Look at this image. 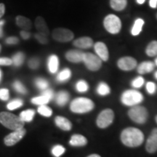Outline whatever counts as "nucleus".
Segmentation results:
<instances>
[{
	"label": "nucleus",
	"instance_id": "obj_1",
	"mask_svg": "<svg viewBox=\"0 0 157 157\" xmlns=\"http://www.w3.org/2000/svg\"><path fill=\"white\" fill-rule=\"evenodd\" d=\"M121 140L126 146L137 147L144 140V135L142 131L135 127H128L121 132Z\"/></svg>",
	"mask_w": 157,
	"mask_h": 157
},
{
	"label": "nucleus",
	"instance_id": "obj_2",
	"mask_svg": "<svg viewBox=\"0 0 157 157\" xmlns=\"http://www.w3.org/2000/svg\"><path fill=\"white\" fill-rule=\"evenodd\" d=\"M0 123L5 127L13 131L23 128L25 124L20 117L9 112L0 113Z\"/></svg>",
	"mask_w": 157,
	"mask_h": 157
},
{
	"label": "nucleus",
	"instance_id": "obj_3",
	"mask_svg": "<svg viewBox=\"0 0 157 157\" xmlns=\"http://www.w3.org/2000/svg\"><path fill=\"white\" fill-rule=\"evenodd\" d=\"M95 107L92 100L87 98H77L70 104V109L76 113H85L90 112Z\"/></svg>",
	"mask_w": 157,
	"mask_h": 157
},
{
	"label": "nucleus",
	"instance_id": "obj_4",
	"mask_svg": "<svg viewBox=\"0 0 157 157\" xmlns=\"http://www.w3.org/2000/svg\"><path fill=\"white\" fill-rule=\"evenodd\" d=\"M143 101V96L135 90H128L121 94V101L127 106H135Z\"/></svg>",
	"mask_w": 157,
	"mask_h": 157
},
{
	"label": "nucleus",
	"instance_id": "obj_5",
	"mask_svg": "<svg viewBox=\"0 0 157 157\" xmlns=\"http://www.w3.org/2000/svg\"><path fill=\"white\" fill-rule=\"evenodd\" d=\"M103 25L105 30L111 34H117L121 29V22L119 17L113 14H109L104 18Z\"/></svg>",
	"mask_w": 157,
	"mask_h": 157
},
{
	"label": "nucleus",
	"instance_id": "obj_6",
	"mask_svg": "<svg viewBox=\"0 0 157 157\" xmlns=\"http://www.w3.org/2000/svg\"><path fill=\"white\" fill-rule=\"evenodd\" d=\"M128 115L129 118L135 123L144 124L148 119V113L145 107L135 105L129 109Z\"/></svg>",
	"mask_w": 157,
	"mask_h": 157
},
{
	"label": "nucleus",
	"instance_id": "obj_7",
	"mask_svg": "<svg viewBox=\"0 0 157 157\" xmlns=\"http://www.w3.org/2000/svg\"><path fill=\"white\" fill-rule=\"evenodd\" d=\"M114 119V113L111 109H107L102 111L98 115L96 123L98 127L104 129L111 124Z\"/></svg>",
	"mask_w": 157,
	"mask_h": 157
},
{
	"label": "nucleus",
	"instance_id": "obj_8",
	"mask_svg": "<svg viewBox=\"0 0 157 157\" xmlns=\"http://www.w3.org/2000/svg\"><path fill=\"white\" fill-rule=\"evenodd\" d=\"M83 62L86 67L92 71H96L101 68L102 60L99 57L90 52H84L83 56Z\"/></svg>",
	"mask_w": 157,
	"mask_h": 157
},
{
	"label": "nucleus",
	"instance_id": "obj_9",
	"mask_svg": "<svg viewBox=\"0 0 157 157\" xmlns=\"http://www.w3.org/2000/svg\"><path fill=\"white\" fill-rule=\"evenodd\" d=\"M74 33L66 29L58 28L52 32V38L59 42H68L74 39Z\"/></svg>",
	"mask_w": 157,
	"mask_h": 157
},
{
	"label": "nucleus",
	"instance_id": "obj_10",
	"mask_svg": "<svg viewBox=\"0 0 157 157\" xmlns=\"http://www.w3.org/2000/svg\"><path fill=\"white\" fill-rule=\"evenodd\" d=\"M26 130L24 128H22L18 130L13 131L10 134L7 135L4 139L5 144L7 146H13L18 143L20 140L23 139V137L25 136Z\"/></svg>",
	"mask_w": 157,
	"mask_h": 157
},
{
	"label": "nucleus",
	"instance_id": "obj_11",
	"mask_svg": "<svg viewBox=\"0 0 157 157\" xmlns=\"http://www.w3.org/2000/svg\"><path fill=\"white\" fill-rule=\"evenodd\" d=\"M117 66L122 71H131L136 68L137 60L132 57H123L118 60Z\"/></svg>",
	"mask_w": 157,
	"mask_h": 157
},
{
	"label": "nucleus",
	"instance_id": "obj_12",
	"mask_svg": "<svg viewBox=\"0 0 157 157\" xmlns=\"http://www.w3.org/2000/svg\"><path fill=\"white\" fill-rule=\"evenodd\" d=\"M94 49L97 56L101 59L102 61H107L109 58V52L107 46L103 42H98L94 44Z\"/></svg>",
	"mask_w": 157,
	"mask_h": 157
},
{
	"label": "nucleus",
	"instance_id": "obj_13",
	"mask_svg": "<svg viewBox=\"0 0 157 157\" xmlns=\"http://www.w3.org/2000/svg\"><path fill=\"white\" fill-rule=\"evenodd\" d=\"M146 148L148 153H154L157 151V128L153 129L147 139Z\"/></svg>",
	"mask_w": 157,
	"mask_h": 157
},
{
	"label": "nucleus",
	"instance_id": "obj_14",
	"mask_svg": "<svg viewBox=\"0 0 157 157\" xmlns=\"http://www.w3.org/2000/svg\"><path fill=\"white\" fill-rule=\"evenodd\" d=\"M84 52H82L80 50H71L68 51L66 53V58L68 61L71 63H80L83 61V56Z\"/></svg>",
	"mask_w": 157,
	"mask_h": 157
},
{
	"label": "nucleus",
	"instance_id": "obj_15",
	"mask_svg": "<svg viewBox=\"0 0 157 157\" xmlns=\"http://www.w3.org/2000/svg\"><path fill=\"white\" fill-rule=\"evenodd\" d=\"M74 45L80 49H89L93 46V40L90 37L84 36L74 41Z\"/></svg>",
	"mask_w": 157,
	"mask_h": 157
},
{
	"label": "nucleus",
	"instance_id": "obj_16",
	"mask_svg": "<svg viewBox=\"0 0 157 157\" xmlns=\"http://www.w3.org/2000/svg\"><path fill=\"white\" fill-rule=\"evenodd\" d=\"M35 25H36V29L39 34H43L46 36H48L50 31H49L48 25L42 17L38 16L36 17V21H35Z\"/></svg>",
	"mask_w": 157,
	"mask_h": 157
},
{
	"label": "nucleus",
	"instance_id": "obj_17",
	"mask_svg": "<svg viewBox=\"0 0 157 157\" xmlns=\"http://www.w3.org/2000/svg\"><path fill=\"white\" fill-rule=\"evenodd\" d=\"M56 124L59 128L64 131H69L72 128V124L68 119L63 117L58 116L55 119Z\"/></svg>",
	"mask_w": 157,
	"mask_h": 157
},
{
	"label": "nucleus",
	"instance_id": "obj_18",
	"mask_svg": "<svg viewBox=\"0 0 157 157\" xmlns=\"http://www.w3.org/2000/svg\"><path fill=\"white\" fill-rule=\"evenodd\" d=\"M15 21H16L17 26L22 29L23 31H28L32 27V23H31V20L24 16H22V15H17Z\"/></svg>",
	"mask_w": 157,
	"mask_h": 157
},
{
	"label": "nucleus",
	"instance_id": "obj_19",
	"mask_svg": "<svg viewBox=\"0 0 157 157\" xmlns=\"http://www.w3.org/2000/svg\"><path fill=\"white\" fill-rule=\"evenodd\" d=\"M155 64L151 61H143L137 67V72L140 74H148L154 71Z\"/></svg>",
	"mask_w": 157,
	"mask_h": 157
},
{
	"label": "nucleus",
	"instance_id": "obj_20",
	"mask_svg": "<svg viewBox=\"0 0 157 157\" xmlns=\"http://www.w3.org/2000/svg\"><path fill=\"white\" fill-rule=\"evenodd\" d=\"M69 143L72 146H84L87 143V140L83 135L76 134L72 135Z\"/></svg>",
	"mask_w": 157,
	"mask_h": 157
},
{
	"label": "nucleus",
	"instance_id": "obj_21",
	"mask_svg": "<svg viewBox=\"0 0 157 157\" xmlns=\"http://www.w3.org/2000/svg\"><path fill=\"white\" fill-rule=\"evenodd\" d=\"M48 66L50 73L56 74L58 71L59 67V59L58 56L56 55H52L49 57Z\"/></svg>",
	"mask_w": 157,
	"mask_h": 157
},
{
	"label": "nucleus",
	"instance_id": "obj_22",
	"mask_svg": "<svg viewBox=\"0 0 157 157\" xmlns=\"http://www.w3.org/2000/svg\"><path fill=\"white\" fill-rule=\"evenodd\" d=\"M70 95L68 92L66 91H60L57 94L56 96V103L60 106H63L68 103L69 100Z\"/></svg>",
	"mask_w": 157,
	"mask_h": 157
},
{
	"label": "nucleus",
	"instance_id": "obj_23",
	"mask_svg": "<svg viewBox=\"0 0 157 157\" xmlns=\"http://www.w3.org/2000/svg\"><path fill=\"white\" fill-rule=\"evenodd\" d=\"M143 25H144V21L142 18H137L135 20L132 29H131V34L132 36H137L140 34L143 30Z\"/></svg>",
	"mask_w": 157,
	"mask_h": 157
},
{
	"label": "nucleus",
	"instance_id": "obj_24",
	"mask_svg": "<svg viewBox=\"0 0 157 157\" xmlns=\"http://www.w3.org/2000/svg\"><path fill=\"white\" fill-rule=\"evenodd\" d=\"M127 0H110V6L116 11H121L127 7Z\"/></svg>",
	"mask_w": 157,
	"mask_h": 157
},
{
	"label": "nucleus",
	"instance_id": "obj_25",
	"mask_svg": "<svg viewBox=\"0 0 157 157\" xmlns=\"http://www.w3.org/2000/svg\"><path fill=\"white\" fill-rule=\"evenodd\" d=\"M35 116V111L33 109H28L23 111L20 113V118L24 121H27V122H30L33 120Z\"/></svg>",
	"mask_w": 157,
	"mask_h": 157
},
{
	"label": "nucleus",
	"instance_id": "obj_26",
	"mask_svg": "<svg viewBox=\"0 0 157 157\" xmlns=\"http://www.w3.org/2000/svg\"><path fill=\"white\" fill-rule=\"evenodd\" d=\"M71 71L69 68H66L62 70L58 74V76H57V79L59 82H65L68 81L71 78Z\"/></svg>",
	"mask_w": 157,
	"mask_h": 157
},
{
	"label": "nucleus",
	"instance_id": "obj_27",
	"mask_svg": "<svg viewBox=\"0 0 157 157\" xmlns=\"http://www.w3.org/2000/svg\"><path fill=\"white\" fill-rule=\"evenodd\" d=\"M146 53L149 57L157 56V41H152L149 43L146 49Z\"/></svg>",
	"mask_w": 157,
	"mask_h": 157
},
{
	"label": "nucleus",
	"instance_id": "obj_28",
	"mask_svg": "<svg viewBox=\"0 0 157 157\" xmlns=\"http://www.w3.org/2000/svg\"><path fill=\"white\" fill-rule=\"evenodd\" d=\"M97 93L98 95L101 96H105L111 93V89H110L109 86L106 83H105V82H101L98 85Z\"/></svg>",
	"mask_w": 157,
	"mask_h": 157
},
{
	"label": "nucleus",
	"instance_id": "obj_29",
	"mask_svg": "<svg viewBox=\"0 0 157 157\" xmlns=\"http://www.w3.org/2000/svg\"><path fill=\"white\" fill-rule=\"evenodd\" d=\"M25 56L23 52H19L15 54L13 56V58H12V60H13V64L16 67H19L23 63V61H24Z\"/></svg>",
	"mask_w": 157,
	"mask_h": 157
},
{
	"label": "nucleus",
	"instance_id": "obj_30",
	"mask_svg": "<svg viewBox=\"0 0 157 157\" xmlns=\"http://www.w3.org/2000/svg\"><path fill=\"white\" fill-rule=\"evenodd\" d=\"M50 99L46 97L44 95H41V96H38V97L36 98H33L31 99V103L33 104H35V105H46L48 104L49 102H50Z\"/></svg>",
	"mask_w": 157,
	"mask_h": 157
},
{
	"label": "nucleus",
	"instance_id": "obj_31",
	"mask_svg": "<svg viewBox=\"0 0 157 157\" xmlns=\"http://www.w3.org/2000/svg\"><path fill=\"white\" fill-rule=\"evenodd\" d=\"M38 113H40L43 117H50L52 114V111L48 105H39V107L38 108Z\"/></svg>",
	"mask_w": 157,
	"mask_h": 157
},
{
	"label": "nucleus",
	"instance_id": "obj_32",
	"mask_svg": "<svg viewBox=\"0 0 157 157\" xmlns=\"http://www.w3.org/2000/svg\"><path fill=\"white\" fill-rule=\"evenodd\" d=\"M76 89L78 93H85L89 89V85L84 80H79L76 84Z\"/></svg>",
	"mask_w": 157,
	"mask_h": 157
},
{
	"label": "nucleus",
	"instance_id": "obj_33",
	"mask_svg": "<svg viewBox=\"0 0 157 157\" xmlns=\"http://www.w3.org/2000/svg\"><path fill=\"white\" fill-rule=\"evenodd\" d=\"M23 102L22 100L21 99H15L13 101H12L11 102L7 105V109L9 110H15L16 109H18V108L21 107L23 105Z\"/></svg>",
	"mask_w": 157,
	"mask_h": 157
},
{
	"label": "nucleus",
	"instance_id": "obj_34",
	"mask_svg": "<svg viewBox=\"0 0 157 157\" xmlns=\"http://www.w3.org/2000/svg\"><path fill=\"white\" fill-rule=\"evenodd\" d=\"M35 84L39 89L42 90H45L48 89V82L47 81L46 79L44 78H37L35 81Z\"/></svg>",
	"mask_w": 157,
	"mask_h": 157
},
{
	"label": "nucleus",
	"instance_id": "obj_35",
	"mask_svg": "<svg viewBox=\"0 0 157 157\" xmlns=\"http://www.w3.org/2000/svg\"><path fill=\"white\" fill-rule=\"evenodd\" d=\"M65 151H66V149L61 145H56L52 149V154L54 156L60 157L62 154H64Z\"/></svg>",
	"mask_w": 157,
	"mask_h": 157
},
{
	"label": "nucleus",
	"instance_id": "obj_36",
	"mask_svg": "<svg viewBox=\"0 0 157 157\" xmlns=\"http://www.w3.org/2000/svg\"><path fill=\"white\" fill-rule=\"evenodd\" d=\"M13 87H14V89L16 90L17 93L21 94L27 93L26 88L24 87V85H23L20 81H15L14 83H13Z\"/></svg>",
	"mask_w": 157,
	"mask_h": 157
},
{
	"label": "nucleus",
	"instance_id": "obj_37",
	"mask_svg": "<svg viewBox=\"0 0 157 157\" xmlns=\"http://www.w3.org/2000/svg\"><path fill=\"white\" fill-rule=\"evenodd\" d=\"M144 82V78L142 76H137V77L132 80V82H131V85L134 88H140L143 87Z\"/></svg>",
	"mask_w": 157,
	"mask_h": 157
},
{
	"label": "nucleus",
	"instance_id": "obj_38",
	"mask_svg": "<svg viewBox=\"0 0 157 157\" xmlns=\"http://www.w3.org/2000/svg\"><path fill=\"white\" fill-rule=\"evenodd\" d=\"M157 87L156 84L154 82H148L146 83V90L147 92L151 95H153L156 92Z\"/></svg>",
	"mask_w": 157,
	"mask_h": 157
},
{
	"label": "nucleus",
	"instance_id": "obj_39",
	"mask_svg": "<svg viewBox=\"0 0 157 157\" xmlns=\"http://www.w3.org/2000/svg\"><path fill=\"white\" fill-rule=\"evenodd\" d=\"M10 97V93L9 90L5 88H2V89H0V99L2 101H7L9 99Z\"/></svg>",
	"mask_w": 157,
	"mask_h": 157
},
{
	"label": "nucleus",
	"instance_id": "obj_40",
	"mask_svg": "<svg viewBox=\"0 0 157 157\" xmlns=\"http://www.w3.org/2000/svg\"><path fill=\"white\" fill-rule=\"evenodd\" d=\"M29 66L31 69H36L39 67V60L38 58H31L30 60H29Z\"/></svg>",
	"mask_w": 157,
	"mask_h": 157
},
{
	"label": "nucleus",
	"instance_id": "obj_41",
	"mask_svg": "<svg viewBox=\"0 0 157 157\" xmlns=\"http://www.w3.org/2000/svg\"><path fill=\"white\" fill-rule=\"evenodd\" d=\"M35 37H36V40L38 41L39 43H41V44H47L48 42V36H44V35H43V34H39V33L36 34V35H35Z\"/></svg>",
	"mask_w": 157,
	"mask_h": 157
},
{
	"label": "nucleus",
	"instance_id": "obj_42",
	"mask_svg": "<svg viewBox=\"0 0 157 157\" xmlns=\"http://www.w3.org/2000/svg\"><path fill=\"white\" fill-rule=\"evenodd\" d=\"M13 64L12 59L8 58H0V66H10Z\"/></svg>",
	"mask_w": 157,
	"mask_h": 157
},
{
	"label": "nucleus",
	"instance_id": "obj_43",
	"mask_svg": "<svg viewBox=\"0 0 157 157\" xmlns=\"http://www.w3.org/2000/svg\"><path fill=\"white\" fill-rule=\"evenodd\" d=\"M42 95L46 96L47 98L50 99V101H51V100H52L54 97V92L53 90L50 89H47L44 90V92L42 93Z\"/></svg>",
	"mask_w": 157,
	"mask_h": 157
},
{
	"label": "nucleus",
	"instance_id": "obj_44",
	"mask_svg": "<svg viewBox=\"0 0 157 157\" xmlns=\"http://www.w3.org/2000/svg\"><path fill=\"white\" fill-rule=\"evenodd\" d=\"M19 42V39L15 36L8 37L6 39V43L7 44H16Z\"/></svg>",
	"mask_w": 157,
	"mask_h": 157
},
{
	"label": "nucleus",
	"instance_id": "obj_45",
	"mask_svg": "<svg viewBox=\"0 0 157 157\" xmlns=\"http://www.w3.org/2000/svg\"><path fill=\"white\" fill-rule=\"evenodd\" d=\"M21 36L23 39H28L30 38L31 34L26 31H21Z\"/></svg>",
	"mask_w": 157,
	"mask_h": 157
},
{
	"label": "nucleus",
	"instance_id": "obj_46",
	"mask_svg": "<svg viewBox=\"0 0 157 157\" xmlns=\"http://www.w3.org/2000/svg\"><path fill=\"white\" fill-rule=\"evenodd\" d=\"M5 13V5L3 3H0V21Z\"/></svg>",
	"mask_w": 157,
	"mask_h": 157
},
{
	"label": "nucleus",
	"instance_id": "obj_47",
	"mask_svg": "<svg viewBox=\"0 0 157 157\" xmlns=\"http://www.w3.org/2000/svg\"><path fill=\"white\" fill-rule=\"evenodd\" d=\"M5 24V21L4 20H1L0 21V38L3 36V26Z\"/></svg>",
	"mask_w": 157,
	"mask_h": 157
},
{
	"label": "nucleus",
	"instance_id": "obj_48",
	"mask_svg": "<svg viewBox=\"0 0 157 157\" xmlns=\"http://www.w3.org/2000/svg\"><path fill=\"white\" fill-rule=\"evenodd\" d=\"M149 5L152 8H156L157 7V0H150L149 1Z\"/></svg>",
	"mask_w": 157,
	"mask_h": 157
},
{
	"label": "nucleus",
	"instance_id": "obj_49",
	"mask_svg": "<svg viewBox=\"0 0 157 157\" xmlns=\"http://www.w3.org/2000/svg\"><path fill=\"white\" fill-rule=\"evenodd\" d=\"M136 2L138 5H143L146 2V0H136Z\"/></svg>",
	"mask_w": 157,
	"mask_h": 157
},
{
	"label": "nucleus",
	"instance_id": "obj_50",
	"mask_svg": "<svg viewBox=\"0 0 157 157\" xmlns=\"http://www.w3.org/2000/svg\"><path fill=\"white\" fill-rule=\"evenodd\" d=\"M87 157H101V156L98 154H92V155H90V156H88Z\"/></svg>",
	"mask_w": 157,
	"mask_h": 157
},
{
	"label": "nucleus",
	"instance_id": "obj_51",
	"mask_svg": "<svg viewBox=\"0 0 157 157\" xmlns=\"http://www.w3.org/2000/svg\"><path fill=\"white\" fill-rule=\"evenodd\" d=\"M154 76H155V78H156V79H157V71H156V72H155V74H154Z\"/></svg>",
	"mask_w": 157,
	"mask_h": 157
},
{
	"label": "nucleus",
	"instance_id": "obj_52",
	"mask_svg": "<svg viewBox=\"0 0 157 157\" xmlns=\"http://www.w3.org/2000/svg\"><path fill=\"white\" fill-rule=\"evenodd\" d=\"M154 64L156 65V66H157V58H156V59H155V63H154Z\"/></svg>",
	"mask_w": 157,
	"mask_h": 157
},
{
	"label": "nucleus",
	"instance_id": "obj_53",
	"mask_svg": "<svg viewBox=\"0 0 157 157\" xmlns=\"http://www.w3.org/2000/svg\"><path fill=\"white\" fill-rule=\"evenodd\" d=\"M1 77H2V72H1V70H0V81H1Z\"/></svg>",
	"mask_w": 157,
	"mask_h": 157
},
{
	"label": "nucleus",
	"instance_id": "obj_54",
	"mask_svg": "<svg viewBox=\"0 0 157 157\" xmlns=\"http://www.w3.org/2000/svg\"><path fill=\"white\" fill-rule=\"evenodd\" d=\"M1 49H2V46H1V44H0V52H1Z\"/></svg>",
	"mask_w": 157,
	"mask_h": 157
},
{
	"label": "nucleus",
	"instance_id": "obj_55",
	"mask_svg": "<svg viewBox=\"0 0 157 157\" xmlns=\"http://www.w3.org/2000/svg\"><path fill=\"white\" fill-rule=\"evenodd\" d=\"M156 123H157V116L156 117Z\"/></svg>",
	"mask_w": 157,
	"mask_h": 157
},
{
	"label": "nucleus",
	"instance_id": "obj_56",
	"mask_svg": "<svg viewBox=\"0 0 157 157\" xmlns=\"http://www.w3.org/2000/svg\"><path fill=\"white\" fill-rule=\"evenodd\" d=\"M156 17H157V15H156Z\"/></svg>",
	"mask_w": 157,
	"mask_h": 157
}]
</instances>
